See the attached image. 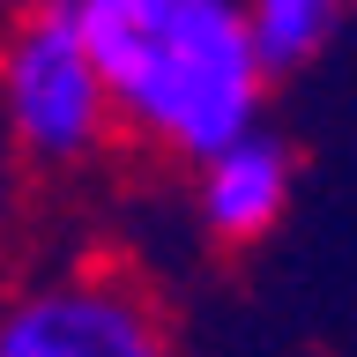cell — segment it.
I'll list each match as a JSON object with an SVG mask.
<instances>
[{"mask_svg": "<svg viewBox=\"0 0 357 357\" xmlns=\"http://www.w3.org/2000/svg\"><path fill=\"white\" fill-rule=\"evenodd\" d=\"M253 8V30L268 45V67L290 75V67H305L320 45H328L335 15H342V0H245Z\"/></svg>", "mask_w": 357, "mask_h": 357, "instance_id": "obj_5", "label": "cell"}, {"mask_svg": "<svg viewBox=\"0 0 357 357\" xmlns=\"http://www.w3.org/2000/svg\"><path fill=\"white\" fill-rule=\"evenodd\" d=\"M0 97H8L15 142L45 164H75L105 142V127H119L105 67H97L67 0H38L15 15L8 60H0Z\"/></svg>", "mask_w": 357, "mask_h": 357, "instance_id": "obj_2", "label": "cell"}, {"mask_svg": "<svg viewBox=\"0 0 357 357\" xmlns=\"http://www.w3.org/2000/svg\"><path fill=\"white\" fill-rule=\"evenodd\" d=\"M105 67L119 127L149 149L208 164L261 127L268 45L245 0H67Z\"/></svg>", "mask_w": 357, "mask_h": 357, "instance_id": "obj_1", "label": "cell"}, {"mask_svg": "<svg viewBox=\"0 0 357 357\" xmlns=\"http://www.w3.org/2000/svg\"><path fill=\"white\" fill-rule=\"evenodd\" d=\"M0 357H172V342L119 275H52L8 305Z\"/></svg>", "mask_w": 357, "mask_h": 357, "instance_id": "obj_3", "label": "cell"}, {"mask_svg": "<svg viewBox=\"0 0 357 357\" xmlns=\"http://www.w3.org/2000/svg\"><path fill=\"white\" fill-rule=\"evenodd\" d=\"M8 8H15V15H22V8H38V0H8Z\"/></svg>", "mask_w": 357, "mask_h": 357, "instance_id": "obj_6", "label": "cell"}, {"mask_svg": "<svg viewBox=\"0 0 357 357\" xmlns=\"http://www.w3.org/2000/svg\"><path fill=\"white\" fill-rule=\"evenodd\" d=\"M194 172H201V223L223 245H253L261 231H275V216L290 201V149L275 134L253 127L231 149H216L208 164H194Z\"/></svg>", "mask_w": 357, "mask_h": 357, "instance_id": "obj_4", "label": "cell"}]
</instances>
